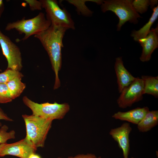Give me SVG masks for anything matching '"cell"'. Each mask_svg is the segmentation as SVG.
<instances>
[{
	"label": "cell",
	"mask_w": 158,
	"mask_h": 158,
	"mask_svg": "<svg viewBox=\"0 0 158 158\" xmlns=\"http://www.w3.org/2000/svg\"><path fill=\"white\" fill-rule=\"evenodd\" d=\"M28 158H41L40 156L35 154L33 153L30 154L28 157Z\"/></svg>",
	"instance_id": "83f0119b"
},
{
	"label": "cell",
	"mask_w": 158,
	"mask_h": 158,
	"mask_svg": "<svg viewBox=\"0 0 158 158\" xmlns=\"http://www.w3.org/2000/svg\"><path fill=\"white\" fill-rule=\"evenodd\" d=\"M21 79L17 78L6 83L13 99L20 95L25 88L26 85L22 82Z\"/></svg>",
	"instance_id": "e0dca14e"
},
{
	"label": "cell",
	"mask_w": 158,
	"mask_h": 158,
	"mask_svg": "<svg viewBox=\"0 0 158 158\" xmlns=\"http://www.w3.org/2000/svg\"><path fill=\"white\" fill-rule=\"evenodd\" d=\"M141 78L144 82V94H147L158 97V77L143 75Z\"/></svg>",
	"instance_id": "2e32d148"
},
{
	"label": "cell",
	"mask_w": 158,
	"mask_h": 158,
	"mask_svg": "<svg viewBox=\"0 0 158 158\" xmlns=\"http://www.w3.org/2000/svg\"><path fill=\"white\" fill-rule=\"evenodd\" d=\"M67 1L75 6L78 13H80L85 16H90L92 15L93 13V12L90 10L85 5V2L88 1H92L97 4L101 5L103 1V0H69Z\"/></svg>",
	"instance_id": "ac0fdd59"
},
{
	"label": "cell",
	"mask_w": 158,
	"mask_h": 158,
	"mask_svg": "<svg viewBox=\"0 0 158 158\" xmlns=\"http://www.w3.org/2000/svg\"><path fill=\"white\" fill-rule=\"evenodd\" d=\"M68 29L66 28L51 25L47 30L34 35L40 42L49 56L55 74L54 90L58 88L61 85L58 74L62 65L63 40Z\"/></svg>",
	"instance_id": "6da1fadb"
},
{
	"label": "cell",
	"mask_w": 158,
	"mask_h": 158,
	"mask_svg": "<svg viewBox=\"0 0 158 158\" xmlns=\"http://www.w3.org/2000/svg\"><path fill=\"white\" fill-rule=\"evenodd\" d=\"M22 116L26 126L25 138L36 148L43 147L52 121L32 114Z\"/></svg>",
	"instance_id": "7a4b0ae2"
},
{
	"label": "cell",
	"mask_w": 158,
	"mask_h": 158,
	"mask_svg": "<svg viewBox=\"0 0 158 158\" xmlns=\"http://www.w3.org/2000/svg\"><path fill=\"white\" fill-rule=\"evenodd\" d=\"M149 111V109L147 107H137L126 112L118 111L114 113L112 117L138 125Z\"/></svg>",
	"instance_id": "4fadbf2b"
},
{
	"label": "cell",
	"mask_w": 158,
	"mask_h": 158,
	"mask_svg": "<svg viewBox=\"0 0 158 158\" xmlns=\"http://www.w3.org/2000/svg\"><path fill=\"white\" fill-rule=\"evenodd\" d=\"M23 101L31 110L32 115L52 121L63 119L70 109V105L66 103L59 104L55 102L53 103L47 102L39 104L26 96L23 97Z\"/></svg>",
	"instance_id": "5b68a950"
},
{
	"label": "cell",
	"mask_w": 158,
	"mask_h": 158,
	"mask_svg": "<svg viewBox=\"0 0 158 158\" xmlns=\"http://www.w3.org/2000/svg\"><path fill=\"white\" fill-rule=\"evenodd\" d=\"M138 42L142 47V52L140 58L143 62L149 61L154 51L158 47V27L150 30L144 38L139 40Z\"/></svg>",
	"instance_id": "8fae6325"
},
{
	"label": "cell",
	"mask_w": 158,
	"mask_h": 158,
	"mask_svg": "<svg viewBox=\"0 0 158 158\" xmlns=\"http://www.w3.org/2000/svg\"><path fill=\"white\" fill-rule=\"evenodd\" d=\"M0 120H3L6 121H12L13 120L9 117L0 108Z\"/></svg>",
	"instance_id": "d4e9b609"
},
{
	"label": "cell",
	"mask_w": 158,
	"mask_h": 158,
	"mask_svg": "<svg viewBox=\"0 0 158 158\" xmlns=\"http://www.w3.org/2000/svg\"><path fill=\"white\" fill-rule=\"evenodd\" d=\"M4 4L3 1L0 0V18L4 11Z\"/></svg>",
	"instance_id": "484cf974"
},
{
	"label": "cell",
	"mask_w": 158,
	"mask_h": 158,
	"mask_svg": "<svg viewBox=\"0 0 158 158\" xmlns=\"http://www.w3.org/2000/svg\"><path fill=\"white\" fill-rule=\"evenodd\" d=\"M0 45L7 61V69L20 71L23 67L20 49L0 30Z\"/></svg>",
	"instance_id": "52a82bcc"
},
{
	"label": "cell",
	"mask_w": 158,
	"mask_h": 158,
	"mask_svg": "<svg viewBox=\"0 0 158 158\" xmlns=\"http://www.w3.org/2000/svg\"><path fill=\"white\" fill-rule=\"evenodd\" d=\"M51 25V23L46 18L44 13L40 12L32 18L25 19L24 17L21 19L8 23L5 30L7 31L16 30L20 34L24 35L21 40H25L32 35L45 30Z\"/></svg>",
	"instance_id": "3957f363"
},
{
	"label": "cell",
	"mask_w": 158,
	"mask_h": 158,
	"mask_svg": "<svg viewBox=\"0 0 158 158\" xmlns=\"http://www.w3.org/2000/svg\"><path fill=\"white\" fill-rule=\"evenodd\" d=\"M117 100L118 107L121 108L130 107L134 103L141 100L144 93L143 80L139 77L123 89Z\"/></svg>",
	"instance_id": "ba28073f"
},
{
	"label": "cell",
	"mask_w": 158,
	"mask_h": 158,
	"mask_svg": "<svg viewBox=\"0 0 158 158\" xmlns=\"http://www.w3.org/2000/svg\"><path fill=\"white\" fill-rule=\"evenodd\" d=\"M57 158H63L58 157ZM67 158H102L101 157H97L95 154L92 153H87L86 154H79L75 156H70Z\"/></svg>",
	"instance_id": "cb8c5ba5"
},
{
	"label": "cell",
	"mask_w": 158,
	"mask_h": 158,
	"mask_svg": "<svg viewBox=\"0 0 158 158\" xmlns=\"http://www.w3.org/2000/svg\"><path fill=\"white\" fill-rule=\"evenodd\" d=\"M25 1L29 5L31 11L41 10L42 9V4L40 0H25Z\"/></svg>",
	"instance_id": "603a6c76"
},
{
	"label": "cell",
	"mask_w": 158,
	"mask_h": 158,
	"mask_svg": "<svg viewBox=\"0 0 158 158\" xmlns=\"http://www.w3.org/2000/svg\"><path fill=\"white\" fill-rule=\"evenodd\" d=\"M132 0H103L101 5L102 11L104 13L108 11L113 12L118 17L119 22L117 25V30L126 22L137 24L138 19L141 18L133 7Z\"/></svg>",
	"instance_id": "277c9868"
},
{
	"label": "cell",
	"mask_w": 158,
	"mask_h": 158,
	"mask_svg": "<svg viewBox=\"0 0 158 158\" xmlns=\"http://www.w3.org/2000/svg\"><path fill=\"white\" fill-rule=\"evenodd\" d=\"M12 100L6 84H0V103H7L11 102Z\"/></svg>",
	"instance_id": "7402d4cb"
},
{
	"label": "cell",
	"mask_w": 158,
	"mask_h": 158,
	"mask_svg": "<svg viewBox=\"0 0 158 158\" xmlns=\"http://www.w3.org/2000/svg\"><path fill=\"white\" fill-rule=\"evenodd\" d=\"M8 129V127L6 125H3L0 128V145L6 143L8 140L15 138V131L12 130L7 132Z\"/></svg>",
	"instance_id": "44dd1931"
},
{
	"label": "cell",
	"mask_w": 158,
	"mask_h": 158,
	"mask_svg": "<svg viewBox=\"0 0 158 158\" xmlns=\"http://www.w3.org/2000/svg\"><path fill=\"white\" fill-rule=\"evenodd\" d=\"M114 69L117 79L119 92L130 85L135 79L124 67L121 57H117L114 65Z\"/></svg>",
	"instance_id": "7c38bea8"
},
{
	"label": "cell",
	"mask_w": 158,
	"mask_h": 158,
	"mask_svg": "<svg viewBox=\"0 0 158 158\" xmlns=\"http://www.w3.org/2000/svg\"><path fill=\"white\" fill-rule=\"evenodd\" d=\"M158 3V0H150V6L151 8H153L154 6L157 4Z\"/></svg>",
	"instance_id": "4316f807"
},
{
	"label": "cell",
	"mask_w": 158,
	"mask_h": 158,
	"mask_svg": "<svg viewBox=\"0 0 158 158\" xmlns=\"http://www.w3.org/2000/svg\"><path fill=\"white\" fill-rule=\"evenodd\" d=\"M23 76V74L19 71L7 69L0 73V84H6L15 78H22Z\"/></svg>",
	"instance_id": "d6986e66"
},
{
	"label": "cell",
	"mask_w": 158,
	"mask_h": 158,
	"mask_svg": "<svg viewBox=\"0 0 158 158\" xmlns=\"http://www.w3.org/2000/svg\"><path fill=\"white\" fill-rule=\"evenodd\" d=\"M132 130L130 124L125 122L119 127L111 129L109 132L122 150L123 158H128L130 150L129 135Z\"/></svg>",
	"instance_id": "30bf717a"
},
{
	"label": "cell",
	"mask_w": 158,
	"mask_h": 158,
	"mask_svg": "<svg viewBox=\"0 0 158 158\" xmlns=\"http://www.w3.org/2000/svg\"><path fill=\"white\" fill-rule=\"evenodd\" d=\"M158 124V111H149L137 125L138 129L142 132H147Z\"/></svg>",
	"instance_id": "5bb4252c"
},
{
	"label": "cell",
	"mask_w": 158,
	"mask_h": 158,
	"mask_svg": "<svg viewBox=\"0 0 158 158\" xmlns=\"http://www.w3.org/2000/svg\"><path fill=\"white\" fill-rule=\"evenodd\" d=\"M45 10L46 17L51 25L75 30V23L70 14L65 8L61 9L55 0H40Z\"/></svg>",
	"instance_id": "8992f818"
},
{
	"label": "cell",
	"mask_w": 158,
	"mask_h": 158,
	"mask_svg": "<svg viewBox=\"0 0 158 158\" xmlns=\"http://www.w3.org/2000/svg\"><path fill=\"white\" fill-rule=\"evenodd\" d=\"M153 12L148 21L142 28L138 30H134L131 36L136 41L145 37L150 30V28L158 16V6L153 8Z\"/></svg>",
	"instance_id": "9a60e30c"
},
{
	"label": "cell",
	"mask_w": 158,
	"mask_h": 158,
	"mask_svg": "<svg viewBox=\"0 0 158 158\" xmlns=\"http://www.w3.org/2000/svg\"><path fill=\"white\" fill-rule=\"evenodd\" d=\"M1 126V123H0V126Z\"/></svg>",
	"instance_id": "f1b7e54d"
},
{
	"label": "cell",
	"mask_w": 158,
	"mask_h": 158,
	"mask_svg": "<svg viewBox=\"0 0 158 158\" xmlns=\"http://www.w3.org/2000/svg\"><path fill=\"white\" fill-rule=\"evenodd\" d=\"M131 158H134V157H132Z\"/></svg>",
	"instance_id": "f546056e"
},
{
	"label": "cell",
	"mask_w": 158,
	"mask_h": 158,
	"mask_svg": "<svg viewBox=\"0 0 158 158\" xmlns=\"http://www.w3.org/2000/svg\"><path fill=\"white\" fill-rule=\"evenodd\" d=\"M37 149L25 138L15 143L0 144V157L11 155L20 158H28L30 154L35 153Z\"/></svg>",
	"instance_id": "9c48e42d"
},
{
	"label": "cell",
	"mask_w": 158,
	"mask_h": 158,
	"mask_svg": "<svg viewBox=\"0 0 158 158\" xmlns=\"http://www.w3.org/2000/svg\"><path fill=\"white\" fill-rule=\"evenodd\" d=\"M132 4L135 11L138 13L142 14L146 12L150 6V0H132Z\"/></svg>",
	"instance_id": "ffe728a7"
}]
</instances>
